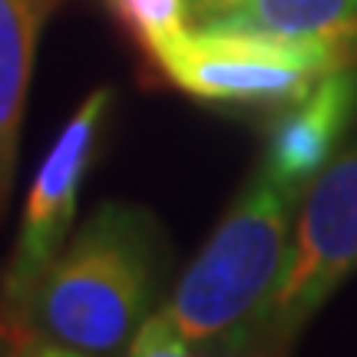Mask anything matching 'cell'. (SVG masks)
Returning <instances> with one entry per match:
<instances>
[{"instance_id":"5b68a950","label":"cell","mask_w":357,"mask_h":357,"mask_svg":"<svg viewBox=\"0 0 357 357\" xmlns=\"http://www.w3.org/2000/svg\"><path fill=\"white\" fill-rule=\"evenodd\" d=\"M109 102H113L109 89L89 93L86 102L70 116L63 132L56 136L53 149L40 162L33 185L26 192L13 258L3 275V288H0V305H3V314L10 318V331H17L43 271L60 255L66 235L73 229L79 185L96 159L100 129L106 123Z\"/></svg>"},{"instance_id":"8fae6325","label":"cell","mask_w":357,"mask_h":357,"mask_svg":"<svg viewBox=\"0 0 357 357\" xmlns=\"http://www.w3.org/2000/svg\"><path fill=\"white\" fill-rule=\"evenodd\" d=\"M7 357H93V354H83V351H73V347H66V344H56V341L40 337V334L13 331Z\"/></svg>"},{"instance_id":"7c38bea8","label":"cell","mask_w":357,"mask_h":357,"mask_svg":"<svg viewBox=\"0 0 357 357\" xmlns=\"http://www.w3.org/2000/svg\"><path fill=\"white\" fill-rule=\"evenodd\" d=\"M235 3H242V0H185V13H189V20L195 26L205 24V20H212L218 17L222 10H229Z\"/></svg>"},{"instance_id":"52a82bcc","label":"cell","mask_w":357,"mask_h":357,"mask_svg":"<svg viewBox=\"0 0 357 357\" xmlns=\"http://www.w3.org/2000/svg\"><path fill=\"white\" fill-rule=\"evenodd\" d=\"M199 26L318 43L337 50L347 63L357 60V0H242Z\"/></svg>"},{"instance_id":"3957f363","label":"cell","mask_w":357,"mask_h":357,"mask_svg":"<svg viewBox=\"0 0 357 357\" xmlns=\"http://www.w3.org/2000/svg\"><path fill=\"white\" fill-rule=\"evenodd\" d=\"M155 63L189 96L229 106L298 102L318 79L351 66L331 47L205 26H189L169 40L162 50H155Z\"/></svg>"},{"instance_id":"9c48e42d","label":"cell","mask_w":357,"mask_h":357,"mask_svg":"<svg viewBox=\"0 0 357 357\" xmlns=\"http://www.w3.org/2000/svg\"><path fill=\"white\" fill-rule=\"evenodd\" d=\"M113 10L153 56L182 30H189L185 26L189 20L185 0H113Z\"/></svg>"},{"instance_id":"277c9868","label":"cell","mask_w":357,"mask_h":357,"mask_svg":"<svg viewBox=\"0 0 357 357\" xmlns=\"http://www.w3.org/2000/svg\"><path fill=\"white\" fill-rule=\"evenodd\" d=\"M357 271V142L324 166L291 231L288 261L265 324L261 344L271 351L291 341L318 307Z\"/></svg>"},{"instance_id":"8992f818","label":"cell","mask_w":357,"mask_h":357,"mask_svg":"<svg viewBox=\"0 0 357 357\" xmlns=\"http://www.w3.org/2000/svg\"><path fill=\"white\" fill-rule=\"evenodd\" d=\"M357 109V73L341 66L314 83V89L294 102L268 136L261 172L278 185L305 192L331 162L337 142Z\"/></svg>"},{"instance_id":"7a4b0ae2","label":"cell","mask_w":357,"mask_h":357,"mask_svg":"<svg viewBox=\"0 0 357 357\" xmlns=\"http://www.w3.org/2000/svg\"><path fill=\"white\" fill-rule=\"evenodd\" d=\"M301 189L258 172L182 275L166 314L199 351L238 357L261 337L294 231Z\"/></svg>"},{"instance_id":"ba28073f","label":"cell","mask_w":357,"mask_h":357,"mask_svg":"<svg viewBox=\"0 0 357 357\" xmlns=\"http://www.w3.org/2000/svg\"><path fill=\"white\" fill-rule=\"evenodd\" d=\"M60 0H0V218L17 172V142L40 30Z\"/></svg>"},{"instance_id":"6da1fadb","label":"cell","mask_w":357,"mask_h":357,"mask_svg":"<svg viewBox=\"0 0 357 357\" xmlns=\"http://www.w3.org/2000/svg\"><path fill=\"white\" fill-rule=\"evenodd\" d=\"M159 284V229L132 202H102L43 271L17 331L83 354H119L149 318Z\"/></svg>"},{"instance_id":"30bf717a","label":"cell","mask_w":357,"mask_h":357,"mask_svg":"<svg viewBox=\"0 0 357 357\" xmlns=\"http://www.w3.org/2000/svg\"><path fill=\"white\" fill-rule=\"evenodd\" d=\"M129 357H205V354H199V347L189 344V341L176 331V324L159 311L153 318H146L139 334L132 337Z\"/></svg>"}]
</instances>
